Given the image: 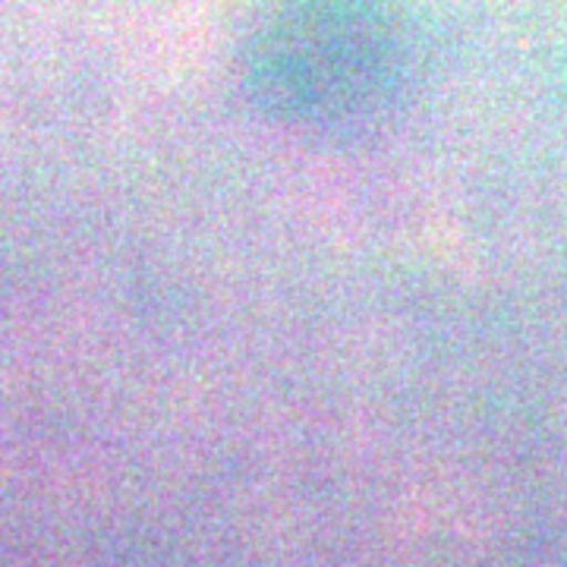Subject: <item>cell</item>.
<instances>
[{
    "instance_id": "obj_1",
    "label": "cell",
    "mask_w": 567,
    "mask_h": 567,
    "mask_svg": "<svg viewBox=\"0 0 567 567\" xmlns=\"http://www.w3.org/2000/svg\"><path fill=\"white\" fill-rule=\"evenodd\" d=\"M394 89V63L360 22H290L249 63L252 104L297 130H350L375 121Z\"/></svg>"
}]
</instances>
